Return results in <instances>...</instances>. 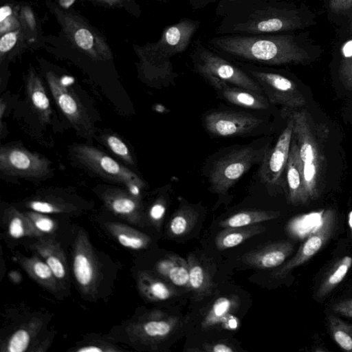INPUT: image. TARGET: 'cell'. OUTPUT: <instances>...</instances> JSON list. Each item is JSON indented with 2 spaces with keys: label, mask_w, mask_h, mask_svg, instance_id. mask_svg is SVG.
Wrapping results in <instances>:
<instances>
[{
  "label": "cell",
  "mask_w": 352,
  "mask_h": 352,
  "mask_svg": "<svg viewBox=\"0 0 352 352\" xmlns=\"http://www.w3.org/2000/svg\"><path fill=\"white\" fill-rule=\"evenodd\" d=\"M215 12L219 35L276 34L298 25L294 10L278 0H220Z\"/></svg>",
  "instance_id": "obj_1"
},
{
  "label": "cell",
  "mask_w": 352,
  "mask_h": 352,
  "mask_svg": "<svg viewBox=\"0 0 352 352\" xmlns=\"http://www.w3.org/2000/svg\"><path fill=\"white\" fill-rule=\"evenodd\" d=\"M207 45L226 58L255 65L297 64L306 58L289 34L219 35L210 38Z\"/></svg>",
  "instance_id": "obj_2"
},
{
  "label": "cell",
  "mask_w": 352,
  "mask_h": 352,
  "mask_svg": "<svg viewBox=\"0 0 352 352\" xmlns=\"http://www.w3.org/2000/svg\"><path fill=\"white\" fill-rule=\"evenodd\" d=\"M201 21L188 18L166 26L160 38L141 50V57L147 79L158 86L174 85L178 74L171 58L184 52L200 27Z\"/></svg>",
  "instance_id": "obj_3"
},
{
  "label": "cell",
  "mask_w": 352,
  "mask_h": 352,
  "mask_svg": "<svg viewBox=\"0 0 352 352\" xmlns=\"http://www.w3.org/2000/svg\"><path fill=\"white\" fill-rule=\"evenodd\" d=\"M282 113L292 121L293 137L298 148L306 190L310 200L316 199L320 194L323 158L312 121L305 110L283 108Z\"/></svg>",
  "instance_id": "obj_4"
},
{
  "label": "cell",
  "mask_w": 352,
  "mask_h": 352,
  "mask_svg": "<svg viewBox=\"0 0 352 352\" xmlns=\"http://www.w3.org/2000/svg\"><path fill=\"white\" fill-rule=\"evenodd\" d=\"M190 57L194 71L209 84L221 81L264 95L258 82L245 70L210 48L200 39L194 42Z\"/></svg>",
  "instance_id": "obj_5"
},
{
  "label": "cell",
  "mask_w": 352,
  "mask_h": 352,
  "mask_svg": "<svg viewBox=\"0 0 352 352\" xmlns=\"http://www.w3.org/2000/svg\"><path fill=\"white\" fill-rule=\"evenodd\" d=\"M268 149L254 144L232 148L214 160L208 171L210 190L226 195L255 164L261 162Z\"/></svg>",
  "instance_id": "obj_6"
},
{
  "label": "cell",
  "mask_w": 352,
  "mask_h": 352,
  "mask_svg": "<svg viewBox=\"0 0 352 352\" xmlns=\"http://www.w3.org/2000/svg\"><path fill=\"white\" fill-rule=\"evenodd\" d=\"M71 151L74 159L83 167L100 177L123 184L132 195L139 197L145 184L134 172L91 146L77 144L72 146Z\"/></svg>",
  "instance_id": "obj_7"
},
{
  "label": "cell",
  "mask_w": 352,
  "mask_h": 352,
  "mask_svg": "<svg viewBox=\"0 0 352 352\" xmlns=\"http://www.w3.org/2000/svg\"><path fill=\"white\" fill-rule=\"evenodd\" d=\"M240 67L258 82L270 103L294 109L305 106L303 94L291 79L252 63H243Z\"/></svg>",
  "instance_id": "obj_8"
},
{
  "label": "cell",
  "mask_w": 352,
  "mask_h": 352,
  "mask_svg": "<svg viewBox=\"0 0 352 352\" xmlns=\"http://www.w3.org/2000/svg\"><path fill=\"white\" fill-rule=\"evenodd\" d=\"M0 171L6 175L41 179L51 171V162L45 157L16 146L0 148Z\"/></svg>",
  "instance_id": "obj_9"
},
{
  "label": "cell",
  "mask_w": 352,
  "mask_h": 352,
  "mask_svg": "<svg viewBox=\"0 0 352 352\" xmlns=\"http://www.w3.org/2000/svg\"><path fill=\"white\" fill-rule=\"evenodd\" d=\"M336 226V211L332 208L324 210L314 231L302 243L297 253L290 260L274 271L272 277L277 279L285 278L296 267L311 259L332 236Z\"/></svg>",
  "instance_id": "obj_10"
},
{
  "label": "cell",
  "mask_w": 352,
  "mask_h": 352,
  "mask_svg": "<svg viewBox=\"0 0 352 352\" xmlns=\"http://www.w3.org/2000/svg\"><path fill=\"white\" fill-rule=\"evenodd\" d=\"M47 80L58 107L72 125L83 135H92L94 126L91 119L74 91L52 72L47 74Z\"/></svg>",
  "instance_id": "obj_11"
},
{
  "label": "cell",
  "mask_w": 352,
  "mask_h": 352,
  "mask_svg": "<svg viewBox=\"0 0 352 352\" xmlns=\"http://www.w3.org/2000/svg\"><path fill=\"white\" fill-rule=\"evenodd\" d=\"M206 131L217 137H236L250 134L263 121L252 114L241 111H214L203 119Z\"/></svg>",
  "instance_id": "obj_12"
},
{
  "label": "cell",
  "mask_w": 352,
  "mask_h": 352,
  "mask_svg": "<svg viewBox=\"0 0 352 352\" xmlns=\"http://www.w3.org/2000/svg\"><path fill=\"white\" fill-rule=\"evenodd\" d=\"M287 118V126L280 133L275 145L267 149L259 168V176L266 185L274 186L280 182L287 163L293 138V124Z\"/></svg>",
  "instance_id": "obj_13"
},
{
  "label": "cell",
  "mask_w": 352,
  "mask_h": 352,
  "mask_svg": "<svg viewBox=\"0 0 352 352\" xmlns=\"http://www.w3.org/2000/svg\"><path fill=\"white\" fill-rule=\"evenodd\" d=\"M294 251V244L287 240L269 243L245 252L241 261L258 269L275 268L283 265Z\"/></svg>",
  "instance_id": "obj_14"
},
{
  "label": "cell",
  "mask_w": 352,
  "mask_h": 352,
  "mask_svg": "<svg viewBox=\"0 0 352 352\" xmlns=\"http://www.w3.org/2000/svg\"><path fill=\"white\" fill-rule=\"evenodd\" d=\"M285 170L288 201L293 205L307 204L310 199L305 187L298 145L294 137Z\"/></svg>",
  "instance_id": "obj_15"
},
{
  "label": "cell",
  "mask_w": 352,
  "mask_h": 352,
  "mask_svg": "<svg viewBox=\"0 0 352 352\" xmlns=\"http://www.w3.org/2000/svg\"><path fill=\"white\" fill-rule=\"evenodd\" d=\"M210 85L221 98L232 104L256 110L266 109L270 106V102L263 94L221 81L212 82Z\"/></svg>",
  "instance_id": "obj_16"
},
{
  "label": "cell",
  "mask_w": 352,
  "mask_h": 352,
  "mask_svg": "<svg viewBox=\"0 0 352 352\" xmlns=\"http://www.w3.org/2000/svg\"><path fill=\"white\" fill-rule=\"evenodd\" d=\"M67 22V32L75 44L80 49L87 52L91 56L97 59H109L111 58V52L109 49L96 38L93 33L87 28L76 26V23L72 20Z\"/></svg>",
  "instance_id": "obj_17"
},
{
  "label": "cell",
  "mask_w": 352,
  "mask_h": 352,
  "mask_svg": "<svg viewBox=\"0 0 352 352\" xmlns=\"http://www.w3.org/2000/svg\"><path fill=\"white\" fill-rule=\"evenodd\" d=\"M240 300L236 296H221L216 299L201 322V327L208 329L216 326L223 327L237 310Z\"/></svg>",
  "instance_id": "obj_18"
},
{
  "label": "cell",
  "mask_w": 352,
  "mask_h": 352,
  "mask_svg": "<svg viewBox=\"0 0 352 352\" xmlns=\"http://www.w3.org/2000/svg\"><path fill=\"white\" fill-rule=\"evenodd\" d=\"M156 270L172 284L190 289L187 260L176 254H170L157 263Z\"/></svg>",
  "instance_id": "obj_19"
},
{
  "label": "cell",
  "mask_w": 352,
  "mask_h": 352,
  "mask_svg": "<svg viewBox=\"0 0 352 352\" xmlns=\"http://www.w3.org/2000/svg\"><path fill=\"white\" fill-rule=\"evenodd\" d=\"M26 91L30 103L40 120L50 122L52 113L50 100L41 79L33 72L28 75Z\"/></svg>",
  "instance_id": "obj_20"
},
{
  "label": "cell",
  "mask_w": 352,
  "mask_h": 352,
  "mask_svg": "<svg viewBox=\"0 0 352 352\" xmlns=\"http://www.w3.org/2000/svg\"><path fill=\"white\" fill-rule=\"evenodd\" d=\"M179 324V318L175 316L159 314L141 325L142 336L153 342L166 340L171 336Z\"/></svg>",
  "instance_id": "obj_21"
},
{
  "label": "cell",
  "mask_w": 352,
  "mask_h": 352,
  "mask_svg": "<svg viewBox=\"0 0 352 352\" xmlns=\"http://www.w3.org/2000/svg\"><path fill=\"white\" fill-rule=\"evenodd\" d=\"M190 289L198 300L212 294L214 284L208 270L199 262L197 258L190 254L188 256Z\"/></svg>",
  "instance_id": "obj_22"
},
{
  "label": "cell",
  "mask_w": 352,
  "mask_h": 352,
  "mask_svg": "<svg viewBox=\"0 0 352 352\" xmlns=\"http://www.w3.org/2000/svg\"><path fill=\"white\" fill-rule=\"evenodd\" d=\"M266 228L258 223L252 226L225 228L215 238L217 248L220 250L236 247L247 239L265 232Z\"/></svg>",
  "instance_id": "obj_23"
},
{
  "label": "cell",
  "mask_w": 352,
  "mask_h": 352,
  "mask_svg": "<svg viewBox=\"0 0 352 352\" xmlns=\"http://www.w3.org/2000/svg\"><path fill=\"white\" fill-rule=\"evenodd\" d=\"M352 266V256L345 255L338 259L320 282L315 297L320 300L328 296L344 278Z\"/></svg>",
  "instance_id": "obj_24"
},
{
  "label": "cell",
  "mask_w": 352,
  "mask_h": 352,
  "mask_svg": "<svg viewBox=\"0 0 352 352\" xmlns=\"http://www.w3.org/2000/svg\"><path fill=\"white\" fill-rule=\"evenodd\" d=\"M280 215V212L274 210H241L221 221L219 226L224 228L252 226L275 219Z\"/></svg>",
  "instance_id": "obj_25"
},
{
  "label": "cell",
  "mask_w": 352,
  "mask_h": 352,
  "mask_svg": "<svg viewBox=\"0 0 352 352\" xmlns=\"http://www.w3.org/2000/svg\"><path fill=\"white\" fill-rule=\"evenodd\" d=\"M104 197L107 205L118 214L133 215L139 211L138 197L129 191L110 188L105 192Z\"/></svg>",
  "instance_id": "obj_26"
},
{
  "label": "cell",
  "mask_w": 352,
  "mask_h": 352,
  "mask_svg": "<svg viewBox=\"0 0 352 352\" xmlns=\"http://www.w3.org/2000/svg\"><path fill=\"white\" fill-rule=\"evenodd\" d=\"M327 324L331 338L340 349L352 352V323L331 313L327 316Z\"/></svg>",
  "instance_id": "obj_27"
},
{
  "label": "cell",
  "mask_w": 352,
  "mask_h": 352,
  "mask_svg": "<svg viewBox=\"0 0 352 352\" xmlns=\"http://www.w3.org/2000/svg\"><path fill=\"white\" fill-rule=\"evenodd\" d=\"M198 218L197 210L189 205L181 206L173 215L168 225V233L172 236H182L194 227Z\"/></svg>",
  "instance_id": "obj_28"
},
{
  "label": "cell",
  "mask_w": 352,
  "mask_h": 352,
  "mask_svg": "<svg viewBox=\"0 0 352 352\" xmlns=\"http://www.w3.org/2000/svg\"><path fill=\"white\" fill-rule=\"evenodd\" d=\"M142 288L145 294L154 300H165L173 297L175 289L166 283L148 276L142 278Z\"/></svg>",
  "instance_id": "obj_29"
},
{
  "label": "cell",
  "mask_w": 352,
  "mask_h": 352,
  "mask_svg": "<svg viewBox=\"0 0 352 352\" xmlns=\"http://www.w3.org/2000/svg\"><path fill=\"white\" fill-rule=\"evenodd\" d=\"M74 272L78 283L84 287L89 286L94 278V267L88 256L79 252L74 261Z\"/></svg>",
  "instance_id": "obj_30"
},
{
  "label": "cell",
  "mask_w": 352,
  "mask_h": 352,
  "mask_svg": "<svg viewBox=\"0 0 352 352\" xmlns=\"http://www.w3.org/2000/svg\"><path fill=\"white\" fill-rule=\"evenodd\" d=\"M102 142L116 156L129 165L134 164L133 156L126 144L117 135L108 134L102 136Z\"/></svg>",
  "instance_id": "obj_31"
},
{
  "label": "cell",
  "mask_w": 352,
  "mask_h": 352,
  "mask_svg": "<svg viewBox=\"0 0 352 352\" xmlns=\"http://www.w3.org/2000/svg\"><path fill=\"white\" fill-rule=\"evenodd\" d=\"M12 214L8 227L10 234L20 238L29 234L32 229L29 220L17 211H12Z\"/></svg>",
  "instance_id": "obj_32"
},
{
  "label": "cell",
  "mask_w": 352,
  "mask_h": 352,
  "mask_svg": "<svg viewBox=\"0 0 352 352\" xmlns=\"http://www.w3.org/2000/svg\"><path fill=\"white\" fill-rule=\"evenodd\" d=\"M30 336L28 331L20 329L16 331L10 338L8 351L10 352H23L29 344Z\"/></svg>",
  "instance_id": "obj_33"
},
{
  "label": "cell",
  "mask_w": 352,
  "mask_h": 352,
  "mask_svg": "<svg viewBox=\"0 0 352 352\" xmlns=\"http://www.w3.org/2000/svg\"><path fill=\"white\" fill-rule=\"evenodd\" d=\"M118 239L121 245L132 249H141L148 243V239L140 234L120 233Z\"/></svg>",
  "instance_id": "obj_34"
},
{
  "label": "cell",
  "mask_w": 352,
  "mask_h": 352,
  "mask_svg": "<svg viewBox=\"0 0 352 352\" xmlns=\"http://www.w3.org/2000/svg\"><path fill=\"white\" fill-rule=\"evenodd\" d=\"M45 254L41 253L46 261V263L51 268L54 276L58 279H62L65 276L66 271L63 263L60 258L56 256L53 255L52 253H47L43 251Z\"/></svg>",
  "instance_id": "obj_35"
},
{
  "label": "cell",
  "mask_w": 352,
  "mask_h": 352,
  "mask_svg": "<svg viewBox=\"0 0 352 352\" xmlns=\"http://www.w3.org/2000/svg\"><path fill=\"white\" fill-rule=\"evenodd\" d=\"M30 269L34 276L38 279L49 282L54 276L50 266L41 261H34L30 264Z\"/></svg>",
  "instance_id": "obj_36"
},
{
  "label": "cell",
  "mask_w": 352,
  "mask_h": 352,
  "mask_svg": "<svg viewBox=\"0 0 352 352\" xmlns=\"http://www.w3.org/2000/svg\"><path fill=\"white\" fill-rule=\"evenodd\" d=\"M331 313L337 316L352 318V298L335 302L331 305Z\"/></svg>",
  "instance_id": "obj_37"
},
{
  "label": "cell",
  "mask_w": 352,
  "mask_h": 352,
  "mask_svg": "<svg viewBox=\"0 0 352 352\" xmlns=\"http://www.w3.org/2000/svg\"><path fill=\"white\" fill-rule=\"evenodd\" d=\"M27 215L38 230L43 232H50L53 230L54 223L52 219L34 212H28Z\"/></svg>",
  "instance_id": "obj_38"
},
{
  "label": "cell",
  "mask_w": 352,
  "mask_h": 352,
  "mask_svg": "<svg viewBox=\"0 0 352 352\" xmlns=\"http://www.w3.org/2000/svg\"><path fill=\"white\" fill-rule=\"evenodd\" d=\"M166 199L164 197H160L151 207L149 216L155 223H160L163 219L166 210Z\"/></svg>",
  "instance_id": "obj_39"
},
{
  "label": "cell",
  "mask_w": 352,
  "mask_h": 352,
  "mask_svg": "<svg viewBox=\"0 0 352 352\" xmlns=\"http://www.w3.org/2000/svg\"><path fill=\"white\" fill-rule=\"evenodd\" d=\"M29 207L33 210L44 214L58 212L61 208L56 204L47 201L34 200L29 203Z\"/></svg>",
  "instance_id": "obj_40"
},
{
  "label": "cell",
  "mask_w": 352,
  "mask_h": 352,
  "mask_svg": "<svg viewBox=\"0 0 352 352\" xmlns=\"http://www.w3.org/2000/svg\"><path fill=\"white\" fill-rule=\"evenodd\" d=\"M18 40V32H8L1 36L0 39V52L3 54L10 51Z\"/></svg>",
  "instance_id": "obj_41"
},
{
  "label": "cell",
  "mask_w": 352,
  "mask_h": 352,
  "mask_svg": "<svg viewBox=\"0 0 352 352\" xmlns=\"http://www.w3.org/2000/svg\"><path fill=\"white\" fill-rule=\"evenodd\" d=\"M340 76L344 86L352 90V59L343 63L340 68Z\"/></svg>",
  "instance_id": "obj_42"
},
{
  "label": "cell",
  "mask_w": 352,
  "mask_h": 352,
  "mask_svg": "<svg viewBox=\"0 0 352 352\" xmlns=\"http://www.w3.org/2000/svg\"><path fill=\"white\" fill-rule=\"evenodd\" d=\"M204 350L208 352H233L235 349L228 344L224 342L204 343Z\"/></svg>",
  "instance_id": "obj_43"
},
{
  "label": "cell",
  "mask_w": 352,
  "mask_h": 352,
  "mask_svg": "<svg viewBox=\"0 0 352 352\" xmlns=\"http://www.w3.org/2000/svg\"><path fill=\"white\" fill-rule=\"evenodd\" d=\"M194 10L203 8L209 5V0H187Z\"/></svg>",
  "instance_id": "obj_44"
},
{
  "label": "cell",
  "mask_w": 352,
  "mask_h": 352,
  "mask_svg": "<svg viewBox=\"0 0 352 352\" xmlns=\"http://www.w3.org/2000/svg\"><path fill=\"white\" fill-rule=\"evenodd\" d=\"M12 15V8L7 5L3 6L0 8V21H3L7 17Z\"/></svg>",
  "instance_id": "obj_45"
},
{
  "label": "cell",
  "mask_w": 352,
  "mask_h": 352,
  "mask_svg": "<svg viewBox=\"0 0 352 352\" xmlns=\"http://www.w3.org/2000/svg\"><path fill=\"white\" fill-rule=\"evenodd\" d=\"M342 52L346 57L352 56V41H349L345 43L342 48Z\"/></svg>",
  "instance_id": "obj_46"
},
{
  "label": "cell",
  "mask_w": 352,
  "mask_h": 352,
  "mask_svg": "<svg viewBox=\"0 0 352 352\" xmlns=\"http://www.w3.org/2000/svg\"><path fill=\"white\" fill-rule=\"evenodd\" d=\"M79 352H101L103 351L102 349L96 346H88L81 348L78 350Z\"/></svg>",
  "instance_id": "obj_47"
},
{
  "label": "cell",
  "mask_w": 352,
  "mask_h": 352,
  "mask_svg": "<svg viewBox=\"0 0 352 352\" xmlns=\"http://www.w3.org/2000/svg\"><path fill=\"white\" fill-rule=\"evenodd\" d=\"M76 0H58V3L61 7L64 8H69Z\"/></svg>",
  "instance_id": "obj_48"
},
{
  "label": "cell",
  "mask_w": 352,
  "mask_h": 352,
  "mask_svg": "<svg viewBox=\"0 0 352 352\" xmlns=\"http://www.w3.org/2000/svg\"><path fill=\"white\" fill-rule=\"evenodd\" d=\"M6 104L3 102V100L1 99V103H0V118H1V119H2V118H3V115L6 111Z\"/></svg>",
  "instance_id": "obj_49"
},
{
  "label": "cell",
  "mask_w": 352,
  "mask_h": 352,
  "mask_svg": "<svg viewBox=\"0 0 352 352\" xmlns=\"http://www.w3.org/2000/svg\"><path fill=\"white\" fill-rule=\"evenodd\" d=\"M348 223L350 229L351 237L352 239V210H351V212L349 214Z\"/></svg>",
  "instance_id": "obj_50"
},
{
  "label": "cell",
  "mask_w": 352,
  "mask_h": 352,
  "mask_svg": "<svg viewBox=\"0 0 352 352\" xmlns=\"http://www.w3.org/2000/svg\"><path fill=\"white\" fill-rule=\"evenodd\" d=\"M108 4L113 5L120 2V0H101Z\"/></svg>",
  "instance_id": "obj_51"
},
{
  "label": "cell",
  "mask_w": 352,
  "mask_h": 352,
  "mask_svg": "<svg viewBox=\"0 0 352 352\" xmlns=\"http://www.w3.org/2000/svg\"><path fill=\"white\" fill-rule=\"evenodd\" d=\"M220 0H209V3H215V2H218Z\"/></svg>",
  "instance_id": "obj_52"
},
{
  "label": "cell",
  "mask_w": 352,
  "mask_h": 352,
  "mask_svg": "<svg viewBox=\"0 0 352 352\" xmlns=\"http://www.w3.org/2000/svg\"><path fill=\"white\" fill-rule=\"evenodd\" d=\"M157 1H162V2H168V1H169L170 0H157Z\"/></svg>",
  "instance_id": "obj_53"
},
{
  "label": "cell",
  "mask_w": 352,
  "mask_h": 352,
  "mask_svg": "<svg viewBox=\"0 0 352 352\" xmlns=\"http://www.w3.org/2000/svg\"><path fill=\"white\" fill-rule=\"evenodd\" d=\"M340 1H349V0H340Z\"/></svg>",
  "instance_id": "obj_54"
}]
</instances>
